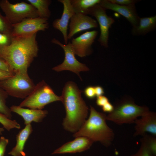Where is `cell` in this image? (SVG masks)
Listing matches in <instances>:
<instances>
[{"label": "cell", "mask_w": 156, "mask_h": 156, "mask_svg": "<svg viewBox=\"0 0 156 156\" xmlns=\"http://www.w3.org/2000/svg\"><path fill=\"white\" fill-rule=\"evenodd\" d=\"M36 34L37 33L26 36L13 37L11 44L3 49L1 58L14 74L19 71L27 70L37 56L39 47Z\"/></svg>", "instance_id": "cell-1"}, {"label": "cell", "mask_w": 156, "mask_h": 156, "mask_svg": "<svg viewBox=\"0 0 156 156\" xmlns=\"http://www.w3.org/2000/svg\"><path fill=\"white\" fill-rule=\"evenodd\" d=\"M82 91L72 81L65 84L60 96L66 112L63 125L66 131H77L86 120L88 108L81 97Z\"/></svg>", "instance_id": "cell-2"}, {"label": "cell", "mask_w": 156, "mask_h": 156, "mask_svg": "<svg viewBox=\"0 0 156 156\" xmlns=\"http://www.w3.org/2000/svg\"><path fill=\"white\" fill-rule=\"evenodd\" d=\"M88 119L73 136L86 137L93 142H99L106 147L110 146L114 137V132L106 122V114L96 111L90 106Z\"/></svg>", "instance_id": "cell-3"}, {"label": "cell", "mask_w": 156, "mask_h": 156, "mask_svg": "<svg viewBox=\"0 0 156 156\" xmlns=\"http://www.w3.org/2000/svg\"><path fill=\"white\" fill-rule=\"evenodd\" d=\"M114 106L113 110L107 116L106 119L118 125L134 123L139 117L149 111L148 107L136 105L129 98L122 99Z\"/></svg>", "instance_id": "cell-4"}, {"label": "cell", "mask_w": 156, "mask_h": 156, "mask_svg": "<svg viewBox=\"0 0 156 156\" xmlns=\"http://www.w3.org/2000/svg\"><path fill=\"white\" fill-rule=\"evenodd\" d=\"M36 85L29 76L27 70L18 71L0 82V88L15 97L25 98L34 89Z\"/></svg>", "instance_id": "cell-5"}, {"label": "cell", "mask_w": 156, "mask_h": 156, "mask_svg": "<svg viewBox=\"0 0 156 156\" xmlns=\"http://www.w3.org/2000/svg\"><path fill=\"white\" fill-rule=\"evenodd\" d=\"M61 101V97L44 80L36 85L31 93L22 101L19 105L21 107L42 109L46 105L51 103Z\"/></svg>", "instance_id": "cell-6"}, {"label": "cell", "mask_w": 156, "mask_h": 156, "mask_svg": "<svg viewBox=\"0 0 156 156\" xmlns=\"http://www.w3.org/2000/svg\"><path fill=\"white\" fill-rule=\"evenodd\" d=\"M0 8L12 25L26 18L39 17L36 9L30 4L24 1L13 4L8 0H1Z\"/></svg>", "instance_id": "cell-7"}, {"label": "cell", "mask_w": 156, "mask_h": 156, "mask_svg": "<svg viewBox=\"0 0 156 156\" xmlns=\"http://www.w3.org/2000/svg\"><path fill=\"white\" fill-rule=\"evenodd\" d=\"M51 42L60 46L63 49L65 53V58L63 62L53 68V70L57 72L69 70L76 73L80 77V72L89 70V68L85 64L81 63L76 59L70 42L66 44H63L58 40L53 38L51 40Z\"/></svg>", "instance_id": "cell-8"}, {"label": "cell", "mask_w": 156, "mask_h": 156, "mask_svg": "<svg viewBox=\"0 0 156 156\" xmlns=\"http://www.w3.org/2000/svg\"><path fill=\"white\" fill-rule=\"evenodd\" d=\"M48 18L39 17L25 19L21 22L12 25L13 37L26 36L40 31H44L49 27Z\"/></svg>", "instance_id": "cell-9"}, {"label": "cell", "mask_w": 156, "mask_h": 156, "mask_svg": "<svg viewBox=\"0 0 156 156\" xmlns=\"http://www.w3.org/2000/svg\"><path fill=\"white\" fill-rule=\"evenodd\" d=\"M106 10L98 4L90 8L88 14L94 17L99 23L100 34L98 41L101 46L107 48L109 29L115 21L112 17L107 14Z\"/></svg>", "instance_id": "cell-10"}, {"label": "cell", "mask_w": 156, "mask_h": 156, "mask_svg": "<svg viewBox=\"0 0 156 156\" xmlns=\"http://www.w3.org/2000/svg\"><path fill=\"white\" fill-rule=\"evenodd\" d=\"M98 33L96 30L88 31L73 38L70 42L75 55L84 57L91 54L93 51L92 46Z\"/></svg>", "instance_id": "cell-11"}, {"label": "cell", "mask_w": 156, "mask_h": 156, "mask_svg": "<svg viewBox=\"0 0 156 156\" xmlns=\"http://www.w3.org/2000/svg\"><path fill=\"white\" fill-rule=\"evenodd\" d=\"M98 26L96 21L88 16L75 13L70 19L68 39H70L76 34L83 31Z\"/></svg>", "instance_id": "cell-12"}, {"label": "cell", "mask_w": 156, "mask_h": 156, "mask_svg": "<svg viewBox=\"0 0 156 156\" xmlns=\"http://www.w3.org/2000/svg\"><path fill=\"white\" fill-rule=\"evenodd\" d=\"M99 4L106 10H111L120 14L126 18L133 27L138 25L140 17L137 13L135 4L121 5L112 3L109 0H101Z\"/></svg>", "instance_id": "cell-13"}, {"label": "cell", "mask_w": 156, "mask_h": 156, "mask_svg": "<svg viewBox=\"0 0 156 156\" xmlns=\"http://www.w3.org/2000/svg\"><path fill=\"white\" fill-rule=\"evenodd\" d=\"M135 132L134 136H143L146 134L156 136V114L155 112L149 111L137 119L134 123Z\"/></svg>", "instance_id": "cell-14"}, {"label": "cell", "mask_w": 156, "mask_h": 156, "mask_svg": "<svg viewBox=\"0 0 156 156\" xmlns=\"http://www.w3.org/2000/svg\"><path fill=\"white\" fill-rule=\"evenodd\" d=\"M62 3L63 10L60 18L55 19L52 23L53 27L62 34L65 44H68L67 29L69 20L75 13L70 3V0H58Z\"/></svg>", "instance_id": "cell-15"}, {"label": "cell", "mask_w": 156, "mask_h": 156, "mask_svg": "<svg viewBox=\"0 0 156 156\" xmlns=\"http://www.w3.org/2000/svg\"><path fill=\"white\" fill-rule=\"evenodd\" d=\"M73 140L67 142L55 150L52 154L73 153L80 152L89 149L93 142L84 136L75 137Z\"/></svg>", "instance_id": "cell-16"}, {"label": "cell", "mask_w": 156, "mask_h": 156, "mask_svg": "<svg viewBox=\"0 0 156 156\" xmlns=\"http://www.w3.org/2000/svg\"><path fill=\"white\" fill-rule=\"evenodd\" d=\"M10 109L12 112L21 116L24 120L25 125L31 124L32 122H41L48 113L47 110L25 108L19 106L13 105Z\"/></svg>", "instance_id": "cell-17"}, {"label": "cell", "mask_w": 156, "mask_h": 156, "mask_svg": "<svg viewBox=\"0 0 156 156\" xmlns=\"http://www.w3.org/2000/svg\"><path fill=\"white\" fill-rule=\"evenodd\" d=\"M32 131L31 124L26 125L24 128L20 131L16 135V146L8 154L13 156H25L24 151L25 144Z\"/></svg>", "instance_id": "cell-18"}, {"label": "cell", "mask_w": 156, "mask_h": 156, "mask_svg": "<svg viewBox=\"0 0 156 156\" xmlns=\"http://www.w3.org/2000/svg\"><path fill=\"white\" fill-rule=\"evenodd\" d=\"M156 27V15L140 18L138 25L133 27L131 32L133 36L144 35L154 30Z\"/></svg>", "instance_id": "cell-19"}, {"label": "cell", "mask_w": 156, "mask_h": 156, "mask_svg": "<svg viewBox=\"0 0 156 156\" xmlns=\"http://www.w3.org/2000/svg\"><path fill=\"white\" fill-rule=\"evenodd\" d=\"M75 13L88 15L91 8L99 4L101 0H70Z\"/></svg>", "instance_id": "cell-20"}, {"label": "cell", "mask_w": 156, "mask_h": 156, "mask_svg": "<svg viewBox=\"0 0 156 156\" xmlns=\"http://www.w3.org/2000/svg\"><path fill=\"white\" fill-rule=\"evenodd\" d=\"M37 10L38 16L49 19L51 15L49 7L51 3L50 0H27Z\"/></svg>", "instance_id": "cell-21"}, {"label": "cell", "mask_w": 156, "mask_h": 156, "mask_svg": "<svg viewBox=\"0 0 156 156\" xmlns=\"http://www.w3.org/2000/svg\"><path fill=\"white\" fill-rule=\"evenodd\" d=\"M140 139L141 144L144 145L152 153L154 156L156 155V138L155 136L148 134L142 136Z\"/></svg>", "instance_id": "cell-22"}, {"label": "cell", "mask_w": 156, "mask_h": 156, "mask_svg": "<svg viewBox=\"0 0 156 156\" xmlns=\"http://www.w3.org/2000/svg\"><path fill=\"white\" fill-rule=\"evenodd\" d=\"M8 96V94L4 90L0 88V113L11 119L12 112L6 104V100Z\"/></svg>", "instance_id": "cell-23"}, {"label": "cell", "mask_w": 156, "mask_h": 156, "mask_svg": "<svg viewBox=\"0 0 156 156\" xmlns=\"http://www.w3.org/2000/svg\"><path fill=\"white\" fill-rule=\"evenodd\" d=\"M0 123L3 125V128L8 131L12 129H19L21 128L20 125L15 120H11L0 113Z\"/></svg>", "instance_id": "cell-24"}, {"label": "cell", "mask_w": 156, "mask_h": 156, "mask_svg": "<svg viewBox=\"0 0 156 156\" xmlns=\"http://www.w3.org/2000/svg\"><path fill=\"white\" fill-rule=\"evenodd\" d=\"M12 25L0 12V33L12 35Z\"/></svg>", "instance_id": "cell-25"}, {"label": "cell", "mask_w": 156, "mask_h": 156, "mask_svg": "<svg viewBox=\"0 0 156 156\" xmlns=\"http://www.w3.org/2000/svg\"><path fill=\"white\" fill-rule=\"evenodd\" d=\"M13 36L12 35L0 33V58L2 59L1 54L3 48L9 45L11 43Z\"/></svg>", "instance_id": "cell-26"}, {"label": "cell", "mask_w": 156, "mask_h": 156, "mask_svg": "<svg viewBox=\"0 0 156 156\" xmlns=\"http://www.w3.org/2000/svg\"><path fill=\"white\" fill-rule=\"evenodd\" d=\"M131 156H154L149 150L141 144L140 149L135 154Z\"/></svg>", "instance_id": "cell-27"}, {"label": "cell", "mask_w": 156, "mask_h": 156, "mask_svg": "<svg viewBox=\"0 0 156 156\" xmlns=\"http://www.w3.org/2000/svg\"><path fill=\"white\" fill-rule=\"evenodd\" d=\"M9 140L3 136L0 137V156H4Z\"/></svg>", "instance_id": "cell-28"}, {"label": "cell", "mask_w": 156, "mask_h": 156, "mask_svg": "<svg viewBox=\"0 0 156 156\" xmlns=\"http://www.w3.org/2000/svg\"><path fill=\"white\" fill-rule=\"evenodd\" d=\"M110 2L123 5H131L135 4L138 2L139 0H109Z\"/></svg>", "instance_id": "cell-29"}, {"label": "cell", "mask_w": 156, "mask_h": 156, "mask_svg": "<svg viewBox=\"0 0 156 156\" xmlns=\"http://www.w3.org/2000/svg\"><path fill=\"white\" fill-rule=\"evenodd\" d=\"M84 92L86 96L89 99H93L96 96L94 87H87L85 89Z\"/></svg>", "instance_id": "cell-30"}, {"label": "cell", "mask_w": 156, "mask_h": 156, "mask_svg": "<svg viewBox=\"0 0 156 156\" xmlns=\"http://www.w3.org/2000/svg\"><path fill=\"white\" fill-rule=\"evenodd\" d=\"M109 101V99L106 97L102 95L97 97L96 103L98 106L102 107Z\"/></svg>", "instance_id": "cell-31"}, {"label": "cell", "mask_w": 156, "mask_h": 156, "mask_svg": "<svg viewBox=\"0 0 156 156\" xmlns=\"http://www.w3.org/2000/svg\"><path fill=\"white\" fill-rule=\"evenodd\" d=\"M14 74L0 69V82L12 76Z\"/></svg>", "instance_id": "cell-32"}, {"label": "cell", "mask_w": 156, "mask_h": 156, "mask_svg": "<svg viewBox=\"0 0 156 156\" xmlns=\"http://www.w3.org/2000/svg\"><path fill=\"white\" fill-rule=\"evenodd\" d=\"M0 69L13 73L11 72L9 66L6 62L3 59L0 58Z\"/></svg>", "instance_id": "cell-33"}, {"label": "cell", "mask_w": 156, "mask_h": 156, "mask_svg": "<svg viewBox=\"0 0 156 156\" xmlns=\"http://www.w3.org/2000/svg\"><path fill=\"white\" fill-rule=\"evenodd\" d=\"M114 106L109 101L106 103L102 107L103 111L109 113L111 112L114 110Z\"/></svg>", "instance_id": "cell-34"}, {"label": "cell", "mask_w": 156, "mask_h": 156, "mask_svg": "<svg viewBox=\"0 0 156 156\" xmlns=\"http://www.w3.org/2000/svg\"><path fill=\"white\" fill-rule=\"evenodd\" d=\"M96 96L97 97L103 95L104 93V89L100 86L94 87Z\"/></svg>", "instance_id": "cell-35"}, {"label": "cell", "mask_w": 156, "mask_h": 156, "mask_svg": "<svg viewBox=\"0 0 156 156\" xmlns=\"http://www.w3.org/2000/svg\"><path fill=\"white\" fill-rule=\"evenodd\" d=\"M4 131L3 127H0V135H2V132Z\"/></svg>", "instance_id": "cell-36"}]
</instances>
